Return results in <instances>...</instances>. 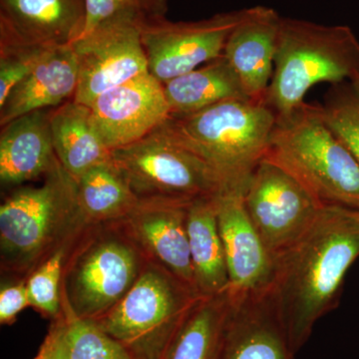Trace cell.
<instances>
[{
  "mask_svg": "<svg viewBox=\"0 0 359 359\" xmlns=\"http://www.w3.org/2000/svg\"><path fill=\"white\" fill-rule=\"evenodd\" d=\"M359 257V210L323 205L308 231L276 257L271 294L295 353L314 325L339 306L344 278Z\"/></svg>",
  "mask_w": 359,
  "mask_h": 359,
  "instance_id": "obj_1",
  "label": "cell"
},
{
  "mask_svg": "<svg viewBox=\"0 0 359 359\" xmlns=\"http://www.w3.org/2000/svg\"><path fill=\"white\" fill-rule=\"evenodd\" d=\"M42 181L13 188L0 205L1 271L18 278H27L91 224L78 204L76 181L62 165Z\"/></svg>",
  "mask_w": 359,
  "mask_h": 359,
  "instance_id": "obj_2",
  "label": "cell"
},
{
  "mask_svg": "<svg viewBox=\"0 0 359 359\" xmlns=\"http://www.w3.org/2000/svg\"><path fill=\"white\" fill-rule=\"evenodd\" d=\"M276 114L266 102L229 100L190 115L170 116L159 128L204 161L226 192L244 194L266 157Z\"/></svg>",
  "mask_w": 359,
  "mask_h": 359,
  "instance_id": "obj_3",
  "label": "cell"
},
{
  "mask_svg": "<svg viewBox=\"0 0 359 359\" xmlns=\"http://www.w3.org/2000/svg\"><path fill=\"white\" fill-rule=\"evenodd\" d=\"M264 159L287 170L321 205L359 210V164L325 121L304 103L276 121Z\"/></svg>",
  "mask_w": 359,
  "mask_h": 359,
  "instance_id": "obj_4",
  "label": "cell"
},
{
  "mask_svg": "<svg viewBox=\"0 0 359 359\" xmlns=\"http://www.w3.org/2000/svg\"><path fill=\"white\" fill-rule=\"evenodd\" d=\"M358 77L359 40L349 26L282 16L266 98L276 116L290 114L306 103V93L316 85Z\"/></svg>",
  "mask_w": 359,
  "mask_h": 359,
  "instance_id": "obj_5",
  "label": "cell"
},
{
  "mask_svg": "<svg viewBox=\"0 0 359 359\" xmlns=\"http://www.w3.org/2000/svg\"><path fill=\"white\" fill-rule=\"evenodd\" d=\"M147 262L119 222L90 224L66 257L63 313L79 320L101 318L131 290Z\"/></svg>",
  "mask_w": 359,
  "mask_h": 359,
  "instance_id": "obj_6",
  "label": "cell"
},
{
  "mask_svg": "<svg viewBox=\"0 0 359 359\" xmlns=\"http://www.w3.org/2000/svg\"><path fill=\"white\" fill-rule=\"evenodd\" d=\"M201 295L159 264L147 262L131 290L94 321L132 359H163Z\"/></svg>",
  "mask_w": 359,
  "mask_h": 359,
  "instance_id": "obj_7",
  "label": "cell"
},
{
  "mask_svg": "<svg viewBox=\"0 0 359 359\" xmlns=\"http://www.w3.org/2000/svg\"><path fill=\"white\" fill-rule=\"evenodd\" d=\"M111 160L139 203H192L226 193L221 180L204 161L160 128L131 145L111 151Z\"/></svg>",
  "mask_w": 359,
  "mask_h": 359,
  "instance_id": "obj_8",
  "label": "cell"
},
{
  "mask_svg": "<svg viewBox=\"0 0 359 359\" xmlns=\"http://www.w3.org/2000/svg\"><path fill=\"white\" fill-rule=\"evenodd\" d=\"M245 13V8L197 21L162 16L138 22L149 73L164 84L219 58Z\"/></svg>",
  "mask_w": 359,
  "mask_h": 359,
  "instance_id": "obj_9",
  "label": "cell"
},
{
  "mask_svg": "<svg viewBox=\"0 0 359 359\" xmlns=\"http://www.w3.org/2000/svg\"><path fill=\"white\" fill-rule=\"evenodd\" d=\"M243 196L252 224L275 257L308 231L323 205L287 170L266 159L257 165Z\"/></svg>",
  "mask_w": 359,
  "mask_h": 359,
  "instance_id": "obj_10",
  "label": "cell"
},
{
  "mask_svg": "<svg viewBox=\"0 0 359 359\" xmlns=\"http://www.w3.org/2000/svg\"><path fill=\"white\" fill-rule=\"evenodd\" d=\"M72 46L79 71L74 100L84 105L91 106L104 92L149 72L137 21H107Z\"/></svg>",
  "mask_w": 359,
  "mask_h": 359,
  "instance_id": "obj_11",
  "label": "cell"
},
{
  "mask_svg": "<svg viewBox=\"0 0 359 359\" xmlns=\"http://www.w3.org/2000/svg\"><path fill=\"white\" fill-rule=\"evenodd\" d=\"M90 108L94 126L110 151L142 140L171 115L163 84L149 72L104 92Z\"/></svg>",
  "mask_w": 359,
  "mask_h": 359,
  "instance_id": "obj_12",
  "label": "cell"
},
{
  "mask_svg": "<svg viewBox=\"0 0 359 359\" xmlns=\"http://www.w3.org/2000/svg\"><path fill=\"white\" fill-rule=\"evenodd\" d=\"M218 224L233 299L271 289L276 276V257L245 210L240 192L222 194L218 199Z\"/></svg>",
  "mask_w": 359,
  "mask_h": 359,
  "instance_id": "obj_13",
  "label": "cell"
},
{
  "mask_svg": "<svg viewBox=\"0 0 359 359\" xmlns=\"http://www.w3.org/2000/svg\"><path fill=\"white\" fill-rule=\"evenodd\" d=\"M190 204L139 203L119 223L149 262L159 264L196 290L187 231Z\"/></svg>",
  "mask_w": 359,
  "mask_h": 359,
  "instance_id": "obj_14",
  "label": "cell"
},
{
  "mask_svg": "<svg viewBox=\"0 0 359 359\" xmlns=\"http://www.w3.org/2000/svg\"><path fill=\"white\" fill-rule=\"evenodd\" d=\"M85 0H0V42L59 47L84 32Z\"/></svg>",
  "mask_w": 359,
  "mask_h": 359,
  "instance_id": "obj_15",
  "label": "cell"
},
{
  "mask_svg": "<svg viewBox=\"0 0 359 359\" xmlns=\"http://www.w3.org/2000/svg\"><path fill=\"white\" fill-rule=\"evenodd\" d=\"M271 289L238 299L231 297L221 359H294L297 353Z\"/></svg>",
  "mask_w": 359,
  "mask_h": 359,
  "instance_id": "obj_16",
  "label": "cell"
},
{
  "mask_svg": "<svg viewBox=\"0 0 359 359\" xmlns=\"http://www.w3.org/2000/svg\"><path fill=\"white\" fill-rule=\"evenodd\" d=\"M280 20L282 16L271 7H249L226 40L223 55L250 100L266 102L275 68Z\"/></svg>",
  "mask_w": 359,
  "mask_h": 359,
  "instance_id": "obj_17",
  "label": "cell"
},
{
  "mask_svg": "<svg viewBox=\"0 0 359 359\" xmlns=\"http://www.w3.org/2000/svg\"><path fill=\"white\" fill-rule=\"evenodd\" d=\"M52 109L34 111L1 127L0 181L9 188L44 179L60 162L52 143Z\"/></svg>",
  "mask_w": 359,
  "mask_h": 359,
  "instance_id": "obj_18",
  "label": "cell"
},
{
  "mask_svg": "<svg viewBox=\"0 0 359 359\" xmlns=\"http://www.w3.org/2000/svg\"><path fill=\"white\" fill-rule=\"evenodd\" d=\"M78 62L72 44L52 48L0 105V126L34 111L54 109L74 99Z\"/></svg>",
  "mask_w": 359,
  "mask_h": 359,
  "instance_id": "obj_19",
  "label": "cell"
},
{
  "mask_svg": "<svg viewBox=\"0 0 359 359\" xmlns=\"http://www.w3.org/2000/svg\"><path fill=\"white\" fill-rule=\"evenodd\" d=\"M219 197L194 201L187 216L194 282L201 297L223 294L230 285L219 230Z\"/></svg>",
  "mask_w": 359,
  "mask_h": 359,
  "instance_id": "obj_20",
  "label": "cell"
},
{
  "mask_svg": "<svg viewBox=\"0 0 359 359\" xmlns=\"http://www.w3.org/2000/svg\"><path fill=\"white\" fill-rule=\"evenodd\" d=\"M50 129L56 157L73 178L111 159V151L94 126L90 106L72 99L54 108Z\"/></svg>",
  "mask_w": 359,
  "mask_h": 359,
  "instance_id": "obj_21",
  "label": "cell"
},
{
  "mask_svg": "<svg viewBox=\"0 0 359 359\" xmlns=\"http://www.w3.org/2000/svg\"><path fill=\"white\" fill-rule=\"evenodd\" d=\"M163 87L170 116L190 115L224 101L249 99L224 55L170 80Z\"/></svg>",
  "mask_w": 359,
  "mask_h": 359,
  "instance_id": "obj_22",
  "label": "cell"
},
{
  "mask_svg": "<svg viewBox=\"0 0 359 359\" xmlns=\"http://www.w3.org/2000/svg\"><path fill=\"white\" fill-rule=\"evenodd\" d=\"M231 309L229 290L201 297L187 314L163 359H221Z\"/></svg>",
  "mask_w": 359,
  "mask_h": 359,
  "instance_id": "obj_23",
  "label": "cell"
},
{
  "mask_svg": "<svg viewBox=\"0 0 359 359\" xmlns=\"http://www.w3.org/2000/svg\"><path fill=\"white\" fill-rule=\"evenodd\" d=\"M75 181L78 204L89 223L121 222L139 205L126 180L111 159L90 168Z\"/></svg>",
  "mask_w": 359,
  "mask_h": 359,
  "instance_id": "obj_24",
  "label": "cell"
},
{
  "mask_svg": "<svg viewBox=\"0 0 359 359\" xmlns=\"http://www.w3.org/2000/svg\"><path fill=\"white\" fill-rule=\"evenodd\" d=\"M318 107L328 126L359 164V77L332 85Z\"/></svg>",
  "mask_w": 359,
  "mask_h": 359,
  "instance_id": "obj_25",
  "label": "cell"
},
{
  "mask_svg": "<svg viewBox=\"0 0 359 359\" xmlns=\"http://www.w3.org/2000/svg\"><path fill=\"white\" fill-rule=\"evenodd\" d=\"M75 241L59 248L27 278L30 306L51 320L59 318L62 313L61 287L63 269L66 257Z\"/></svg>",
  "mask_w": 359,
  "mask_h": 359,
  "instance_id": "obj_26",
  "label": "cell"
},
{
  "mask_svg": "<svg viewBox=\"0 0 359 359\" xmlns=\"http://www.w3.org/2000/svg\"><path fill=\"white\" fill-rule=\"evenodd\" d=\"M65 316L69 359H132L128 351L94 321Z\"/></svg>",
  "mask_w": 359,
  "mask_h": 359,
  "instance_id": "obj_27",
  "label": "cell"
},
{
  "mask_svg": "<svg viewBox=\"0 0 359 359\" xmlns=\"http://www.w3.org/2000/svg\"><path fill=\"white\" fill-rule=\"evenodd\" d=\"M86 23L82 35L104 22L127 18L141 22L166 16L168 0H85ZM81 35V36H82Z\"/></svg>",
  "mask_w": 359,
  "mask_h": 359,
  "instance_id": "obj_28",
  "label": "cell"
},
{
  "mask_svg": "<svg viewBox=\"0 0 359 359\" xmlns=\"http://www.w3.org/2000/svg\"><path fill=\"white\" fill-rule=\"evenodd\" d=\"M52 48L55 47L0 42V105Z\"/></svg>",
  "mask_w": 359,
  "mask_h": 359,
  "instance_id": "obj_29",
  "label": "cell"
},
{
  "mask_svg": "<svg viewBox=\"0 0 359 359\" xmlns=\"http://www.w3.org/2000/svg\"><path fill=\"white\" fill-rule=\"evenodd\" d=\"M30 306L27 278H18L13 283H4L0 290V323L11 325L18 314Z\"/></svg>",
  "mask_w": 359,
  "mask_h": 359,
  "instance_id": "obj_30",
  "label": "cell"
},
{
  "mask_svg": "<svg viewBox=\"0 0 359 359\" xmlns=\"http://www.w3.org/2000/svg\"><path fill=\"white\" fill-rule=\"evenodd\" d=\"M34 359H69L67 344V318L61 313L52 320L48 334Z\"/></svg>",
  "mask_w": 359,
  "mask_h": 359,
  "instance_id": "obj_31",
  "label": "cell"
}]
</instances>
